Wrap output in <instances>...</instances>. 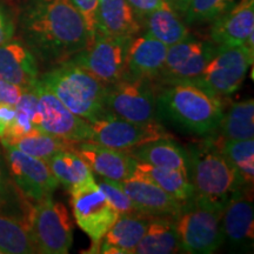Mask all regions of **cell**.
I'll return each instance as SVG.
<instances>
[{
    "instance_id": "cell-1",
    "label": "cell",
    "mask_w": 254,
    "mask_h": 254,
    "mask_svg": "<svg viewBox=\"0 0 254 254\" xmlns=\"http://www.w3.org/2000/svg\"><path fill=\"white\" fill-rule=\"evenodd\" d=\"M15 19L19 38L38 60L52 66L91 43L85 19L71 0H21Z\"/></svg>"
},
{
    "instance_id": "cell-2",
    "label": "cell",
    "mask_w": 254,
    "mask_h": 254,
    "mask_svg": "<svg viewBox=\"0 0 254 254\" xmlns=\"http://www.w3.org/2000/svg\"><path fill=\"white\" fill-rule=\"evenodd\" d=\"M158 88L159 120L165 119L199 135L212 134L219 128L225 111L220 97L192 81L160 85Z\"/></svg>"
},
{
    "instance_id": "cell-3",
    "label": "cell",
    "mask_w": 254,
    "mask_h": 254,
    "mask_svg": "<svg viewBox=\"0 0 254 254\" xmlns=\"http://www.w3.org/2000/svg\"><path fill=\"white\" fill-rule=\"evenodd\" d=\"M186 153L187 176L194 201L224 211L232 196L245 190L239 186L236 171L213 139L193 142Z\"/></svg>"
},
{
    "instance_id": "cell-4",
    "label": "cell",
    "mask_w": 254,
    "mask_h": 254,
    "mask_svg": "<svg viewBox=\"0 0 254 254\" xmlns=\"http://www.w3.org/2000/svg\"><path fill=\"white\" fill-rule=\"evenodd\" d=\"M39 80L71 112L88 123L112 116L106 106L107 85L72 58L52 66Z\"/></svg>"
},
{
    "instance_id": "cell-5",
    "label": "cell",
    "mask_w": 254,
    "mask_h": 254,
    "mask_svg": "<svg viewBox=\"0 0 254 254\" xmlns=\"http://www.w3.org/2000/svg\"><path fill=\"white\" fill-rule=\"evenodd\" d=\"M26 224L37 253H68L74 226L66 206L53 196L31 204Z\"/></svg>"
},
{
    "instance_id": "cell-6",
    "label": "cell",
    "mask_w": 254,
    "mask_h": 254,
    "mask_svg": "<svg viewBox=\"0 0 254 254\" xmlns=\"http://www.w3.org/2000/svg\"><path fill=\"white\" fill-rule=\"evenodd\" d=\"M222 212L211 206L199 204L190 199L182 213L174 219L179 237L180 252L190 254H211L224 244Z\"/></svg>"
},
{
    "instance_id": "cell-7",
    "label": "cell",
    "mask_w": 254,
    "mask_h": 254,
    "mask_svg": "<svg viewBox=\"0 0 254 254\" xmlns=\"http://www.w3.org/2000/svg\"><path fill=\"white\" fill-rule=\"evenodd\" d=\"M71 207L75 222L92 240L87 253H99L100 241L119 218L94 178L71 187Z\"/></svg>"
},
{
    "instance_id": "cell-8",
    "label": "cell",
    "mask_w": 254,
    "mask_h": 254,
    "mask_svg": "<svg viewBox=\"0 0 254 254\" xmlns=\"http://www.w3.org/2000/svg\"><path fill=\"white\" fill-rule=\"evenodd\" d=\"M155 90L157 87L153 81L125 77L107 86V110L112 116L128 122H160Z\"/></svg>"
},
{
    "instance_id": "cell-9",
    "label": "cell",
    "mask_w": 254,
    "mask_h": 254,
    "mask_svg": "<svg viewBox=\"0 0 254 254\" xmlns=\"http://www.w3.org/2000/svg\"><path fill=\"white\" fill-rule=\"evenodd\" d=\"M253 55L254 51L246 45L218 46L213 58L192 82L218 97L233 94L243 85Z\"/></svg>"
},
{
    "instance_id": "cell-10",
    "label": "cell",
    "mask_w": 254,
    "mask_h": 254,
    "mask_svg": "<svg viewBox=\"0 0 254 254\" xmlns=\"http://www.w3.org/2000/svg\"><path fill=\"white\" fill-rule=\"evenodd\" d=\"M4 150L9 176L21 195L31 204L53 196L59 187L45 160L31 157L14 146L0 142Z\"/></svg>"
},
{
    "instance_id": "cell-11",
    "label": "cell",
    "mask_w": 254,
    "mask_h": 254,
    "mask_svg": "<svg viewBox=\"0 0 254 254\" xmlns=\"http://www.w3.org/2000/svg\"><path fill=\"white\" fill-rule=\"evenodd\" d=\"M129 40L131 38L95 34L90 45L72 59L109 86L127 77Z\"/></svg>"
},
{
    "instance_id": "cell-12",
    "label": "cell",
    "mask_w": 254,
    "mask_h": 254,
    "mask_svg": "<svg viewBox=\"0 0 254 254\" xmlns=\"http://www.w3.org/2000/svg\"><path fill=\"white\" fill-rule=\"evenodd\" d=\"M218 46L213 41L189 37L168 46L166 60L157 81L160 85L194 81L213 58Z\"/></svg>"
},
{
    "instance_id": "cell-13",
    "label": "cell",
    "mask_w": 254,
    "mask_h": 254,
    "mask_svg": "<svg viewBox=\"0 0 254 254\" xmlns=\"http://www.w3.org/2000/svg\"><path fill=\"white\" fill-rule=\"evenodd\" d=\"M38 95L39 129L73 142L91 140V124L71 112L39 79L34 85Z\"/></svg>"
},
{
    "instance_id": "cell-14",
    "label": "cell",
    "mask_w": 254,
    "mask_h": 254,
    "mask_svg": "<svg viewBox=\"0 0 254 254\" xmlns=\"http://www.w3.org/2000/svg\"><path fill=\"white\" fill-rule=\"evenodd\" d=\"M90 124V141L118 150L127 151L155 139L172 136L160 122L133 123L109 116Z\"/></svg>"
},
{
    "instance_id": "cell-15",
    "label": "cell",
    "mask_w": 254,
    "mask_h": 254,
    "mask_svg": "<svg viewBox=\"0 0 254 254\" xmlns=\"http://www.w3.org/2000/svg\"><path fill=\"white\" fill-rule=\"evenodd\" d=\"M122 185L138 214L147 218H177L187 201L174 198L138 172L123 180Z\"/></svg>"
},
{
    "instance_id": "cell-16",
    "label": "cell",
    "mask_w": 254,
    "mask_h": 254,
    "mask_svg": "<svg viewBox=\"0 0 254 254\" xmlns=\"http://www.w3.org/2000/svg\"><path fill=\"white\" fill-rule=\"evenodd\" d=\"M250 190L238 192L225 206L221 217L224 243L232 252L249 253L253 251L254 211Z\"/></svg>"
},
{
    "instance_id": "cell-17",
    "label": "cell",
    "mask_w": 254,
    "mask_h": 254,
    "mask_svg": "<svg viewBox=\"0 0 254 254\" xmlns=\"http://www.w3.org/2000/svg\"><path fill=\"white\" fill-rule=\"evenodd\" d=\"M211 41L217 46L246 45L254 51V0H240L213 21Z\"/></svg>"
},
{
    "instance_id": "cell-18",
    "label": "cell",
    "mask_w": 254,
    "mask_h": 254,
    "mask_svg": "<svg viewBox=\"0 0 254 254\" xmlns=\"http://www.w3.org/2000/svg\"><path fill=\"white\" fill-rule=\"evenodd\" d=\"M72 148L86 161L93 174L101 178L123 182L135 171L136 160L125 150L90 140L75 142Z\"/></svg>"
},
{
    "instance_id": "cell-19",
    "label": "cell",
    "mask_w": 254,
    "mask_h": 254,
    "mask_svg": "<svg viewBox=\"0 0 254 254\" xmlns=\"http://www.w3.org/2000/svg\"><path fill=\"white\" fill-rule=\"evenodd\" d=\"M39 79V66L34 53L20 38L0 45V80L30 88Z\"/></svg>"
},
{
    "instance_id": "cell-20",
    "label": "cell",
    "mask_w": 254,
    "mask_h": 254,
    "mask_svg": "<svg viewBox=\"0 0 254 254\" xmlns=\"http://www.w3.org/2000/svg\"><path fill=\"white\" fill-rule=\"evenodd\" d=\"M167 50L168 46L147 33L131 38L127 50V77L157 81Z\"/></svg>"
},
{
    "instance_id": "cell-21",
    "label": "cell",
    "mask_w": 254,
    "mask_h": 254,
    "mask_svg": "<svg viewBox=\"0 0 254 254\" xmlns=\"http://www.w3.org/2000/svg\"><path fill=\"white\" fill-rule=\"evenodd\" d=\"M141 28L140 20L127 0H98L95 34L133 38Z\"/></svg>"
},
{
    "instance_id": "cell-22",
    "label": "cell",
    "mask_w": 254,
    "mask_h": 254,
    "mask_svg": "<svg viewBox=\"0 0 254 254\" xmlns=\"http://www.w3.org/2000/svg\"><path fill=\"white\" fill-rule=\"evenodd\" d=\"M150 218L140 214L119 215L101 239L99 253L134 254L135 247L147 230Z\"/></svg>"
},
{
    "instance_id": "cell-23",
    "label": "cell",
    "mask_w": 254,
    "mask_h": 254,
    "mask_svg": "<svg viewBox=\"0 0 254 254\" xmlns=\"http://www.w3.org/2000/svg\"><path fill=\"white\" fill-rule=\"evenodd\" d=\"M127 153L140 163L187 172L186 148L174 141L172 136L145 142L127 150Z\"/></svg>"
},
{
    "instance_id": "cell-24",
    "label": "cell",
    "mask_w": 254,
    "mask_h": 254,
    "mask_svg": "<svg viewBox=\"0 0 254 254\" xmlns=\"http://www.w3.org/2000/svg\"><path fill=\"white\" fill-rule=\"evenodd\" d=\"M145 33L161 41L166 46L174 45L189 38L190 30L183 15L170 2L159 7L141 20Z\"/></svg>"
},
{
    "instance_id": "cell-25",
    "label": "cell",
    "mask_w": 254,
    "mask_h": 254,
    "mask_svg": "<svg viewBox=\"0 0 254 254\" xmlns=\"http://www.w3.org/2000/svg\"><path fill=\"white\" fill-rule=\"evenodd\" d=\"M176 218H150L147 230L134 254H172L180 252Z\"/></svg>"
},
{
    "instance_id": "cell-26",
    "label": "cell",
    "mask_w": 254,
    "mask_h": 254,
    "mask_svg": "<svg viewBox=\"0 0 254 254\" xmlns=\"http://www.w3.org/2000/svg\"><path fill=\"white\" fill-rule=\"evenodd\" d=\"M46 163L59 185H63L66 190L94 178L86 161L72 147L57 152L47 159Z\"/></svg>"
},
{
    "instance_id": "cell-27",
    "label": "cell",
    "mask_w": 254,
    "mask_h": 254,
    "mask_svg": "<svg viewBox=\"0 0 254 254\" xmlns=\"http://www.w3.org/2000/svg\"><path fill=\"white\" fill-rule=\"evenodd\" d=\"M135 172L150 179L168 194L182 201L193 199V189L185 171L170 170L135 161Z\"/></svg>"
},
{
    "instance_id": "cell-28",
    "label": "cell",
    "mask_w": 254,
    "mask_h": 254,
    "mask_svg": "<svg viewBox=\"0 0 254 254\" xmlns=\"http://www.w3.org/2000/svg\"><path fill=\"white\" fill-rule=\"evenodd\" d=\"M221 153L236 171L239 186L245 190H252L254 183V139L226 140L219 145Z\"/></svg>"
},
{
    "instance_id": "cell-29",
    "label": "cell",
    "mask_w": 254,
    "mask_h": 254,
    "mask_svg": "<svg viewBox=\"0 0 254 254\" xmlns=\"http://www.w3.org/2000/svg\"><path fill=\"white\" fill-rule=\"evenodd\" d=\"M219 128L226 140L254 139V100L232 104L226 112L224 111Z\"/></svg>"
},
{
    "instance_id": "cell-30",
    "label": "cell",
    "mask_w": 254,
    "mask_h": 254,
    "mask_svg": "<svg viewBox=\"0 0 254 254\" xmlns=\"http://www.w3.org/2000/svg\"><path fill=\"white\" fill-rule=\"evenodd\" d=\"M0 253H37L26 222L12 215L0 213Z\"/></svg>"
},
{
    "instance_id": "cell-31",
    "label": "cell",
    "mask_w": 254,
    "mask_h": 254,
    "mask_svg": "<svg viewBox=\"0 0 254 254\" xmlns=\"http://www.w3.org/2000/svg\"><path fill=\"white\" fill-rule=\"evenodd\" d=\"M30 207L31 202L15 187L9 176L4 152L0 151V213L12 215L26 222Z\"/></svg>"
},
{
    "instance_id": "cell-32",
    "label": "cell",
    "mask_w": 254,
    "mask_h": 254,
    "mask_svg": "<svg viewBox=\"0 0 254 254\" xmlns=\"http://www.w3.org/2000/svg\"><path fill=\"white\" fill-rule=\"evenodd\" d=\"M14 146L19 151L24 152L31 157L47 160L57 152L71 148L73 142L66 141L64 139L57 138L55 135L47 134L44 132H34L32 134L21 136L11 142H6Z\"/></svg>"
},
{
    "instance_id": "cell-33",
    "label": "cell",
    "mask_w": 254,
    "mask_h": 254,
    "mask_svg": "<svg viewBox=\"0 0 254 254\" xmlns=\"http://www.w3.org/2000/svg\"><path fill=\"white\" fill-rule=\"evenodd\" d=\"M237 0H190L183 18L187 25H198L214 21L227 12Z\"/></svg>"
},
{
    "instance_id": "cell-34",
    "label": "cell",
    "mask_w": 254,
    "mask_h": 254,
    "mask_svg": "<svg viewBox=\"0 0 254 254\" xmlns=\"http://www.w3.org/2000/svg\"><path fill=\"white\" fill-rule=\"evenodd\" d=\"M98 185L119 215L138 214L132 200L129 199V196L124 190L122 183L117 182V180L107 179V178H101L98 182Z\"/></svg>"
},
{
    "instance_id": "cell-35",
    "label": "cell",
    "mask_w": 254,
    "mask_h": 254,
    "mask_svg": "<svg viewBox=\"0 0 254 254\" xmlns=\"http://www.w3.org/2000/svg\"><path fill=\"white\" fill-rule=\"evenodd\" d=\"M17 32L15 13L4 0H0V45L7 43Z\"/></svg>"
},
{
    "instance_id": "cell-36",
    "label": "cell",
    "mask_w": 254,
    "mask_h": 254,
    "mask_svg": "<svg viewBox=\"0 0 254 254\" xmlns=\"http://www.w3.org/2000/svg\"><path fill=\"white\" fill-rule=\"evenodd\" d=\"M71 1L84 17L92 41L95 37V32H97L95 31V13H97L98 0H71Z\"/></svg>"
},
{
    "instance_id": "cell-37",
    "label": "cell",
    "mask_w": 254,
    "mask_h": 254,
    "mask_svg": "<svg viewBox=\"0 0 254 254\" xmlns=\"http://www.w3.org/2000/svg\"><path fill=\"white\" fill-rule=\"evenodd\" d=\"M129 6H131L139 20L144 19L146 15H148L152 12L161 7L165 2H168L167 0H127Z\"/></svg>"
},
{
    "instance_id": "cell-38",
    "label": "cell",
    "mask_w": 254,
    "mask_h": 254,
    "mask_svg": "<svg viewBox=\"0 0 254 254\" xmlns=\"http://www.w3.org/2000/svg\"><path fill=\"white\" fill-rule=\"evenodd\" d=\"M25 90L26 88L19 86V85L0 80V104L13 105L14 106Z\"/></svg>"
},
{
    "instance_id": "cell-39",
    "label": "cell",
    "mask_w": 254,
    "mask_h": 254,
    "mask_svg": "<svg viewBox=\"0 0 254 254\" xmlns=\"http://www.w3.org/2000/svg\"><path fill=\"white\" fill-rule=\"evenodd\" d=\"M15 113H17V111H15L13 105L0 104V139L2 138L6 128L14 119Z\"/></svg>"
},
{
    "instance_id": "cell-40",
    "label": "cell",
    "mask_w": 254,
    "mask_h": 254,
    "mask_svg": "<svg viewBox=\"0 0 254 254\" xmlns=\"http://www.w3.org/2000/svg\"><path fill=\"white\" fill-rule=\"evenodd\" d=\"M189 2H190V0H170V4L172 5L173 7L176 8L182 15L184 14V12H185Z\"/></svg>"
},
{
    "instance_id": "cell-41",
    "label": "cell",
    "mask_w": 254,
    "mask_h": 254,
    "mask_svg": "<svg viewBox=\"0 0 254 254\" xmlns=\"http://www.w3.org/2000/svg\"><path fill=\"white\" fill-rule=\"evenodd\" d=\"M167 1H168V2H170V0H167Z\"/></svg>"
},
{
    "instance_id": "cell-42",
    "label": "cell",
    "mask_w": 254,
    "mask_h": 254,
    "mask_svg": "<svg viewBox=\"0 0 254 254\" xmlns=\"http://www.w3.org/2000/svg\"><path fill=\"white\" fill-rule=\"evenodd\" d=\"M0 254H1V253H0Z\"/></svg>"
}]
</instances>
